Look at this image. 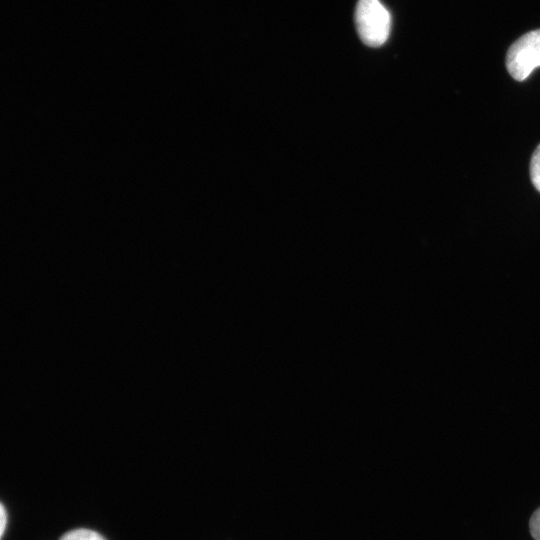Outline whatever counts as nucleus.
<instances>
[{
    "instance_id": "f257e3e1",
    "label": "nucleus",
    "mask_w": 540,
    "mask_h": 540,
    "mask_svg": "<svg viewBox=\"0 0 540 540\" xmlns=\"http://www.w3.org/2000/svg\"><path fill=\"white\" fill-rule=\"evenodd\" d=\"M354 19L359 38L365 45L379 47L387 41L391 15L380 0H359Z\"/></svg>"
},
{
    "instance_id": "f03ea898",
    "label": "nucleus",
    "mask_w": 540,
    "mask_h": 540,
    "mask_svg": "<svg viewBox=\"0 0 540 540\" xmlns=\"http://www.w3.org/2000/svg\"><path fill=\"white\" fill-rule=\"evenodd\" d=\"M540 66V29L530 31L517 39L508 49L506 67L517 81L525 80Z\"/></svg>"
},
{
    "instance_id": "7ed1b4c3",
    "label": "nucleus",
    "mask_w": 540,
    "mask_h": 540,
    "mask_svg": "<svg viewBox=\"0 0 540 540\" xmlns=\"http://www.w3.org/2000/svg\"><path fill=\"white\" fill-rule=\"evenodd\" d=\"M59 540H105L99 533L89 529H75L65 533Z\"/></svg>"
},
{
    "instance_id": "20e7f679",
    "label": "nucleus",
    "mask_w": 540,
    "mask_h": 540,
    "mask_svg": "<svg viewBox=\"0 0 540 540\" xmlns=\"http://www.w3.org/2000/svg\"><path fill=\"white\" fill-rule=\"evenodd\" d=\"M530 177L534 187L540 192V144L536 147L531 157Z\"/></svg>"
},
{
    "instance_id": "39448f33",
    "label": "nucleus",
    "mask_w": 540,
    "mask_h": 540,
    "mask_svg": "<svg viewBox=\"0 0 540 540\" xmlns=\"http://www.w3.org/2000/svg\"><path fill=\"white\" fill-rule=\"evenodd\" d=\"M530 532L535 540H540V508H538L530 519Z\"/></svg>"
},
{
    "instance_id": "423d86ee",
    "label": "nucleus",
    "mask_w": 540,
    "mask_h": 540,
    "mask_svg": "<svg viewBox=\"0 0 540 540\" xmlns=\"http://www.w3.org/2000/svg\"><path fill=\"white\" fill-rule=\"evenodd\" d=\"M0 519H1V522H0V536L3 537L4 535V532H5V528H6V522H7V513H6V510H5V507L3 504H1V508H0Z\"/></svg>"
}]
</instances>
